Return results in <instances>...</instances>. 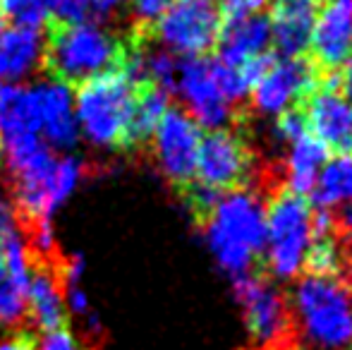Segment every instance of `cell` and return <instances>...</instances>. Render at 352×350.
I'll return each instance as SVG.
<instances>
[{
  "label": "cell",
  "instance_id": "12",
  "mask_svg": "<svg viewBox=\"0 0 352 350\" xmlns=\"http://www.w3.org/2000/svg\"><path fill=\"white\" fill-rule=\"evenodd\" d=\"M252 173V154L240 135L230 130L209 132L201 140L197 156V187L213 195L237 190Z\"/></svg>",
  "mask_w": 352,
  "mask_h": 350
},
{
  "label": "cell",
  "instance_id": "35",
  "mask_svg": "<svg viewBox=\"0 0 352 350\" xmlns=\"http://www.w3.org/2000/svg\"><path fill=\"white\" fill-rule=\"evenodd\" d=\"M340 87H343V94L352 101V56L345 61L343 65V75H340Z\"/></svg>",
  "mask_w": 352,
  "mask_h": 350
},
{
  "label": "cell",
  "instance_id": "20",
  "mask_svg": "<svg viewBox=\"0 0 352 350\" xmlns=\"http://www.w3.org/2000/svg\"><path fill=\"white\" fill-rule=\"evenodd\" d=\"M329 161V151L321 144L316 137H311L307 132L305 137L295 140L292 144H287L285 154V180L292 195L305 197L307 192L314 190L316 180H319L321 168Z\"/></svg>",
  "mask_w": 352,
  "mask_h": 350
},
{
  "label": "cell",
  "instance_id": "22",
  "mask_svg": "<svg viewBox=\"0 0 352 350\" xmlns=\"http://www.w3.org/2000/svg\"><path fill=\"white\" fill-rule=\"evenodd\" d=\"M311 195L324 211L352 204V156H336L326 161Z\"/></svg>",
  "mask_w": 352,
  "mask_h": 350
},
{
  "label": "cell",
  "instance_id": "17",
  "mask_svg": "<svg viewBox=\"0 0 352 350\" xmlns=\"http://www.w3.org/2000/svg\"><path fill=\"white\" fill-rule=\"evenodd\" d=\"M46 61V41L34 29L10 27L0 32V87L22 85Z\"/></svg>",
  "mask_w": 352,
  "mask_h": 350
},
{
  "label": "cell",
  "instance_id": "18",
  "mask_svg": "<svg viewBox=\"0 0 352 350\" xmlns=\"http://www.w3.org/2000/svg\"><path fill=\"white\" fill-rule=\"evenodd\" d=\"M41 142L34 89L29 85L0 87V146Z\"/></svg>",
  "mask_w": 352,
  "mask_h": 350
},
{
  "label": "cell",
  "instance_id": "15",
  "mask_svg": "<svg viewBox=\"0 0 352 350\" xmlns=\"http://www.w3.org/2000/svg\"><path fill=\"white\" fill-rule=\"evenodd\" d=\"M311 53L316 63L338 70L352 56V3L350 0H326L319 5L314 32H311Z\"/></svg>",
  "mask_w": 352,
  "mask_h": 350
},
{
  "label": "cell",
  "instance_id": "8",
  "mask_svg": "<svg viewBox=\"0 0 352 350\" xmlns=\"http://www.w3.org/2000/svg\"><path fill=\"white\" fill-rule=\"evenodd\" d=\"M232 290L242 307V317L252 341L261 348L280 346L290 333L292 314L290 303L276 288L274 281L247 274L235 278Z\"/></svg>",
  "mask_w": 352,
  "mask_h": 350
},
{
  "label": "cell",
  "instance_id": "30",
  "mask_svg": "<svg viewBox=\"0 0 352 350\" xmlns=\"http://www.w3.org/2000/svg\"><path fill=\"white\" fill-rule=\"evenodd\" d=\"M38 350H89V348L79 341L77 333L60 327V329H53V331L43 333L41 343H38Z\"/></svg>",
  "mask_w": 352,
  "mask_h": 350
},
{
  "label": "cell",
  "instance_id": "34",
  "mask_svg": "<svg viewBox=\"0 0 352 350\" xmlns=\"http://www.w3.org/2000/svg\"><path fill=\"white\" fill-rule=\"evenodd\" d=\"M0 350H38V343L32 333H12L10 338H5L0 343Z\"/></svg>",
  "mask_w": 352,
  "mask_h": 350
},
{
  "label": "cell",
  "instance_id": "6",
  "mask_svg": "<svg viewBox=\"0 0 352 350\" xmlns=\"http://www.w3.org/2000/svg\"><path fill=\"white\" fill-rule=\"evenodd\" d=\"M14 197L32 221H53V214L67 204L84 180V164L77 156L53 151L14 171Z\"/></svg>",
  "mask_w": 352,
  "mask_h": 350
},
{
  "label": "cell",
  "instance_id": "29",
  "mask_svg": "<svg viewBox=\"0 0 352 350\" xmlns=\"http://www.w3.org/2000/svg\"><path fill=\"white\" fill-rule=\"evenodd\" d=\"M24 238L22 223H19L17 209H14L12 201L3 199L0 197V245L12 243V240Z\"/></svg>",
  "mask_w": 352,
  "mask_h": 350
},
{
  "label": "cell",
  "instance_id": "1",
  "mask_svg": "<svg viewBox=\"0 0 352 350\" xmlns=\"http://www.w3.org/2000/svg\"><path fill=\"white\" fill-rule=\"evenodd\" d=\"M266 240V204L259 192L237 187L223 192L204 214V243L213 262L232 281L247 276Z\"/></svg>",
  "mask_w": 352,
  "mask_h": 350
},
{
  "label": "cell",
  "instance_id": "5",
  "mask_svg": "<svg viewBox=\"0 0 352 350\" xmlns=\"http://www.w3.org/2000/svg\"><path fill=\"white\" fill-rule=\"evenodd\" d=\"M311 211L309 201L292 192H280L266 206V269L276 281H292L302 274L311 248Z\"/></svg>",
  "mask_w": 352,
  "mask_h": 350
},
{
  "label": "cell",
  "instance_id": "4",
  "mask_svg": "<svg viewBox=\"0 0 352 350\" xmlns=\"http://www.w3.org/2000/svg\"><path fill=\"white\" fill-rule=\"evenodd\" d=\"M125 51L101 22H67L48 36L46 63L60 82H87L116 70Z\"/></svg>",
  "mask_w": 352,
  "mask_h": 350
},
{
  "label": "cell",
  "instance_id": "39",
  "mask_svg": "<svg viewBox=\"0 0 352 350\" xmlns=\"http://www.w3.org/2000/svg\"><path fill=\"white\" fill-rule=\"evenodd\" d=\"M0 32H3V19H0Z\"/></svg>",
  "mask_w": 352,
  "mask_h": 350
},
{
  "label": "cell",
  "instance_id": "2",
  "mask_svg": "<svg viewBox=\"0 0 352 350\" xmlns=\"http://www.w3.org/2000/svg\"><path fill=\"white\" fill-rule=\"evenodd\" d=\"M137 94L140 85L122 67L82 82L74 94L79 137L101 151L130 144V122Z\"/></svg>",
  "mask_w": 352,
  "mask_h": 350
},
{
  "label": "cell",
  "instance_id": "3",
  "mask_svg": "<svg viewBox=\"0 0 352 350\" xmlns=\"http://www.w3.org/2000/svg\"><path fill=\"white\" fill-rule=\"evenodd\" d=\"M290 314L316 350L352 346V285L343 276L307 274L292 290Z\"/></svg>",
  "mask_w": 352,
  "mask_h": 350
},
{
  "label": "cell",
  "instance_id": "23",
  "mask_svg": "<svg viewBox=\"0 0 352 350\" xmlns=\"http://www.w3.org/2000/svg\"><path fill=\"white\" fill-rule=\"evenodd\" d=\"M168 94L161 89H140L135 101V111H132V122H130V144L142 140H148L153 132V127L158 125V120L163 118V113L168 111Z\"/></svg>",
  "mask_w": 352,
  "mask_h": 350
},
{
  "label": "cell",
  "instance_id": "26",
  "mask_svg": "<svg viewBox=\"0 0 352 350\" xmlns=\"http://www.w3.org/2000/svg\"><path fill=\"white\" fill-rule=\"evenodd\" d=\"M305 266L309 269V274H316V276H340L343 254H340L333 235L311 240V248H309V254H307Z\"/></svg>",
  "mask_w": 352,
  "mask_h": 350
},
{
  "label": "cell",
  "instance_id": "36",
  "mask_svg": "<svg viewBox=\"0 0 352 350\" xmlns=\"http://www.w3.org/2000/svg\"><path fill=\"white\" fill-rule=\"evenodd\" d=\"M336 226H340V228L348 233V238L352 235V204L348 206H340V214H338V223Z\"/></svg>",
  "mask_w": 352,
  "mask_h": 350
},
{
  "label": "cell",
  "instance_id": "21",
  "mask_svg": "<svg viewBox=\"0 0 352 350\" xmlns=\"http://www.w3.org/2000/svg\"><path fill=\"white\" fill-rule=\"evenodd\" d=\"M65 293L51 271H34L27 290V314L43 333L60 329L65 322Z\"/></svg>",
  "mask_w": 352,
  "mask_h": 350
},
{
  "label": "cell",
  "instance_id": "11",
  "mask_svg": "<svg viewBox=\"0 0 352 350\" xmlns=\"http://www.w3.org/2000/svg\"><path fill=\"white\" fill-rule=\"evenodd\" d=\"M199 125L180 108H168L151 132V149L156 166L170 182L185 185L195 177L197 156L201 146Z\"/></svg>",
  "mask_w": 352,
  "mask_h": 350
},
{
  "label": "cell",
  "instance_id": "13",
  "mask_svg": "<svg viewBox=\"0 0 352 350\" xmlns=\"http://www.w3.org/2000/svg\"><path fill=\"white\" fill-rule=\"evenodd\" d=\"M38 116V135L51 151H70L79 140L74 118V94L60 80H43L32 85Z\"/></svg>",
  "mask_w": 352,
  "mask_h": 350
},
{
  "label": "cell",
  "instance_id": "28",
  "mask_svg": "<svg viewBox=\"0 0 352 350\" xmlns=\"http://www.w3.org/2000/svg\"><path fill=\"white\" fill-rule=\"evenodd\" d=\"M307 120L300 111H287L283 116L276 118V125H274V135L276 140L283 142V144H292L295 140L307 135Z\"/></svg>",
  "mask_w": 352,
  "mask_h": 350
},
{
  "label": "cell",
  "instance_id": "25",
  "mask_svg": "<svg viewBox=\"0 0 352 350\" xmlns=\"http://www.w3.org/2000/svg\"><path fill=\"white\" fill-rule=\"evenodd\" d=\"M0 14L12 22V27L38 29L51 19L53 5L51 0H0Z\"/></svg>",
  "mask_w": 352,
  "mask_h": 350
},
{
  "label": "cell",
  "instance_id": "10",
  "mask_svg": "<svg viewBox=\"0 0 352 350\" xmlns=\"http://www.w3.org/2000/svg\"><path fill=\"white\" fill-rule=\"evenodd\" d=\"M185 103V113L199 125V130H226L235 116V106L228 101L216 77V65L206 58L180 61L175 89Z\"/></svg>",
  "mask_w": 352,
  "mask_h": 350
},
{
  "label": "cell",
  "instance_id": "40",
  "mask_svg": "<svg viewBox=\"0 0 352 350\" xmlns=\"http://www.w3.org/2000/svg\"><path fill=\"white\" fill-rule=\"evenodd\" d=\"M350 3H352V0H350Z\"/></svg>",
  "mask_w": 352,
  "mask_h": 350
},
{
  "label": "cell",
  "instance_id": "33",
  "mask_svg": "<svg viewBox=\"0 0 352 350\" xmlns=\"http://www.w3.org/2000/svg\"><path fill=\"white\" fill-rule=\"evenodd\" d=\"M84 269H87V264H84V257H82V254H72V257L65 262V266H63V276H65V285H79V281H82Z\"/></svg>",
  "mask_w": 352,
  "mask_h": 350
},
{
  "label": "cell",
  "instance_id": "19",
  "mask_svg": "<svg viewBox=\"0 0 352 350\" xmlns=\"http://www.w3.org/2000/svg\"><path fill=\"white\" fill-rule=\"evenodd\" d=\"M271 27L264 14L242 19V22L221 24L218 34V61L228 65H250L269 56Z\"/></svg>",
  "mask_w": 352,
  "mask_h": 350
},
{
  "label": "cell",
  "instance_id": "27",
  "mask_svg": "<svg viewBox=\"0 0 352 350\" xmlns=\"http://www.w3.org/2000/svg\"><path fill=\"white\" fill-rule=\"evenodd\" d=\"M266 8V0H221L218 12H221V24L230 22H242L261 14V10Z\"/></svg>",
  "mask_w": 352,
  "mask_h": 350
},
{
  "label": "cell",
  "instance_id": "14",
  "mask_svg": "<svg viewBox=\"0 0 352 350\" xmlns=\"http://www.w3.org/2000/svg\"><path fill=\"white\" fill-rule=\"evenodd\" d=\"M307 130L311 137L336 151L338 156H352V101L338 89L326 87L309 96L305 113Z\"/></svg>",
  "mask_w": 352,
  "mask_h": 350
},
{
  "label": "cell",
  "instance_id": "31",
  "mask_svg": "<svg viewBox=\"0 0 352 350\" xmlns=\"http://www.w3.org/2000/svg\"><path fill=\"white\" fill-rule=\"evenodd\" d=\"M170 3L173 0H130V8L137 22L148 27V24H156L163 17Z\"/></svg>",
  "mask_w": 352,
  "mask_h": 350
},
{
  "label": "cell",
  "instance_id": "7",
  "mask_svg": "<svg viewBox=\"0 0 352 350\" xmlns=\"http://www.w3.org/2000/svg\"><path fill=\"white\" fill-rule=\"evenodd\" d=\"M153 27L163 51L175 58H201L218 43L221 12L213 0H173Z\"/></svg>",
  "mask_w": 352,
  "mask_h": 350
},
{
  "label": "cell",
  "instance_id": "37",
  "mask_svg": "<svg viewBox=\"0 0 352 350\" xmlns=\"http://www.w3.org/2000/svg\"><path fill=\"white\" fill-rule=\"evenodd\" d=\"M345 262H348L350 271H352V235L348 238V245H345Z\"/></svg>",
  "mask_w": 352,
  "mask_h": 350
},
{
  "label": "cell",
  "instance_id": "24",
  "mask_svg": "<svg viewBox=\"0 0 352 350\" xmlns=\"http://www.w3.org/2000/svg\"><path fill=\"white\" fill-rule=\"evenodd\" d=\"M127 0H51L53 14L67 22H98L111 17Z\"/></svg>",
  "mask_w": 352,
  "mask_h": 350
},
{
  "label": "cell",
  "instance_id": "38",
  "mask_svg": "<svg viewBox=\"0 0 352 350\" xmlns=\"http://www.w3.org/2000/svg\"><path fill=\"white\" fill-rule=\"evenodd\" d=\"M278 350H302V348H292V346H290V348H278Z\"/></svg>",
  "mask_w": 352,
  "mask_h": 350
},
{
  "label": "cell",
  "instance_id": "16",
  "mask_svg": "<svg viewBox=\"0 0 352 350\" xmlns=\"http://www.w3.org/2000/svg\"><path fill=\"white\" fill-rule=\"evenodd\" d=\"M316 12V0H278L274 5V14L269 19L271 43L283 58H302L309 48Z\"/></svg>",
  "mask_w": 352,
  "mask_h": 350
},
{
  "label": "cell",
  "instance_id": "32",
  "mask_svg": "<svg viewBox=\"0 0 352 350\" xmlns=\"http://www.w3.org/2000/svg\"><path fill=\"white\" fill-rule=\"evenodd\" d=\"M32 245L41 254H46V257L56 250V230H53V221H34Z\"/></svg>",
  "mask_w": 352,
  "mask_h": 350
},
{
  "label": "cell",
  "instance_id": "9",
  "mask_svg": "<svg viewBox=\"0 0 352 350\" xmlns=\"http://www.w3.org/2000/svg\"><path fill=\"white\" fill-rule=\"evenodd\" d=\"M314 91H319V72L311 63L305 58H269L252 85L250 96L259 116L278 118Z\"/></svg>",
  "mask_w": 352,
  "mask_h": 350
}]
</instances>
